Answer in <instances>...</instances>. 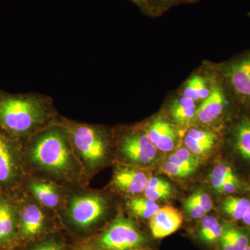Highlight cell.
<instances>
[{
    "mask_svg": "<svg viewBox=\"0 0 250 250\" xmlns=\"http://www.w3.org/2000/svg\"><path fill=\"white\" fill-rule=\"evenodd\" d=\"M237 179L238 177L229 166L225 164H220L215 166L212 171L210 183L213 188L218 192L220 188L225 182Z\"/></svg>",
    "mask_w": 250,
    "mask_h": 250,
    "instance_id": "obj_24",
    "label": "cell"
},
{
    "mask_svg": "<svg viewBox=\"0 0 250 250\" xmlns=\"http://www.w3.org/2000/svg\"><path fill=\"white\" fill-rule=\"evenodd\" d=\"M146 241L132 222L120 217L100 236L98 243L104 250H133L141 248Z\"/></svg>",
    "mask_w": 250,
    "mask_h": 250,
    "instance_id": "obj_4",
    "label": "cell"
},
{
    "mask_svg": "<svg viewBox=\"0 0 250 250\" xmlns=\"http://www.w3.org/2000/svg\"><path fill=\"white\" fill-rule=\"evenodd\" d=\"M184 207L188 214L193 219L203 218L207 213V212L200 205L190 201L188 199L184 202Z\"/></svg>",
    "mask_w": 250,
    "mask_h": 250,
    "instance_id": "obj_29",
    "label": "cell"
},
{
    "mask_svg": "<svg viewBox=\"0 0 250 250\" xmlns=\"http://www.w3.org/2000/svg\"><path fill=\"white\" fill-rule=\"evenodd\" d=\"M242 222L246 225V226L250 228V206L247 209L246 213L241 219Z\"/></svg>",
    "mask_w": 250,
    "mask_h": 250,
    "instance_id": "obj_34",
    "label": "cell"
},
{
    "mask_svg": "<svg viewBox=\"0 0 250 250\" xmlns=\"http://www.w3.org/2000/svg\"><path fill=\"white\" fill-rule=\"evenodd\" d=\"M183 223V215L177 208L166 206L150 219L149 228L152 236L156 238H163L177 231Z\"/></svg>",
    "mask_w": 250,
    "mask_h": 250,
    "instance_id": "obj_8",
    "label": "cell"
},
{
    "mask_svg": "<svg viewBox=\"0 0 250 250\" xmlns=\"http://www.w3.org/2000/svg\"><path fill=\"white\" fill-rule=\"evenodd\" d=\"M13 139L15 138L0 129V183H8L16 177Z\"/></svg>",
    "mask_w": 250,
    "mask_h": 250,
    "instance_id": "obj_12",
    "label": "cell"
},
{
    "mask_svg": "<svg viewBox=\"0 0 250 250\" xmlns=\"http://www.w3.org/2000/svg\"><path fill=\"white\" fill-rule=\"evenodd\" d=\"M16 228L12 207L7 202L0 200V246L7 244L13 239Z\"/></svg>",
    "mask_w": 250,
    "mask_h": 250,
    "instance_id": "obj_16",
    "label": "cell"
},
{
    "mask_svg": "<svg viewBox=\"0 0 250 250\" xmlns=\"http://www.w3.org/2000/svg\"><path fill=\"white\" fill-rule=\"evenodd\" d=\"M106 207L104 199L99 195L75 197L69 206V217L75 226L84 229L98 223L103 216Z\"/></svg>",
    "mask_w": 250,
    "mask_h": 250,
    "instance_id": "obj_5",
    "label": "cell"
},
{
    "mask_svg": "<svg viewBox=\"0 0 250 250\" xmlns=\"http://www.w3.org/2000/svg\"><path fill=\"white\" fill-rule=\"evenodd\" d=\"M218 243L220 250H246L250 245V236L244 230L226 225Z\"/></svg>",
    "mask_w": 250,
    "mask_h": 250,
    "instance_id": "obj_15",
    "label": "cell"
},
{
    "mask_svg": "<svg viewBox=\"0 0 250 250\" xmlns=\"http://www.w3.org/2000/svg\"><path fill=\"white\" fill-rule=\"evenodd\" d=\"M233 147L243 161L250 164V117L241 118L233 131Z\"/></svg>",
    "mask_w": 250,
    "mask_h": 250,
    "instance_id": "obj_14",
    "label": "cell"
},
{
    "mask_svg": "<svg viewBox=\"0 0 250 250\" xmlns=\"http://www.w3.org/2000/svg\"><path fill=\"white\" fill-rule=\"evenodd\" d=\"M238 187H239V180H238V179L229 180L225 182L222 186L218 192L225 194L233 193V192H236L238 190Z\"/></svg>",
    "mask_w": 250,
    "mask_h": 250,
    "instance_id": "obj_32",
    "label": "cell"
},
{
    "mask_svg": "<svg viewBox=\"0 0 250 250\" xmlns=\"http://www.w3.org/2000/svg\"><path fill=\"white\" fill-rule=\"evenodd\" d=\"M45 223V215L41 208L34 204L27 205L22 213L20 238L30 240L39 236L43 230Z\"/></svg>",
    "mask_w": 250,
    "mask_h": 250,
    "instance_id": "obj_11",
    "label": "cell"
},
{
    "mask_svg": "<svg viewBox=\"0 0 250 250\" xmlns=\"http://www.w3.org/2000/svg\"><path fill=\"white\" fill-rule=\"evenodd\" d=\"M162 168L163 171L167 175L172 177H177V178H183V177H187L192 173L190 171L185 170L169 161L165 162Z\"/></svg>",
    "mask_w": 250,
    "mask_h": 250,
    "instance_id": "obj_28",
    "label": "cell"
},
{
    "mask_svg": "<svg viewBox=\"0 0 250 250\" xmlns=\"http://www.w3.org/2000/svg\"><path fill=\"white\" fill-rule=\"evenodd\" d=\"M225 72L233 94L250 104V52L230 62Z\"/></svg>",
    "mask_w": 250,
    "mask_h": 250,
    "instance_id": "obj_7",
    "label": "cell"
},
{
    "mask_svg": "<svg viewBox=\"0 0 250 250\" xmlns=\"http://www.w3.org/2000/svg\"></svg>",
    "mask_w": 250,
    "mask_h": 250,
    "instance_id": "obj_37",
    "label": "cell"
},
{
    "mask_svg": "<svg viewBox=\"0 0 250 250\" xmlns=\"http://www.w3.org/2000/svg\"><path fill=\"white\" fill-rule=\"evenodd\" d=\"M223 227L215 217L205 215L202 218L199 237L202 241L208 244L218 242L223 233Z\"/></svg>",
    "mask_w": 250,
    "mask_h": 250,
    "instance_id": "obj_19",
    "label": "cell"
},
{
    "mask_svg": "<svg viewBox=\"0 0 250 250\" xmlns=\"http://www.w3.org/2000/svg\"><path fill=\"white\" fill-rule=\"evenodd\" d=\"M149 179L143 171L125 167L116 171L113 182L122 191L129 194H138L145 192Z\"/></svg>",
    "mask_w": 250,
    "mask_h": 250,
    "instance_id": "obj_10",
    "label": "cell"
},
{
    "mask_svg": "<svg viewBox=\"0 0 250 250\" xmlns=\"http://www.w3.org/2000/svg\"><path fill=\"white\" fill-rule=\"evenodd\" d=\"M129 207L137 216L146 220H150L160 208L156 201L147 197L132 199L129 202Z\"/></svg>",
    "mask_w": 250,
    "mask_h": 250,
    "instance_id": "obj_21",
    "label": "cell"
},
{
    "mask_svg": "<svg viewBox=\"0 0 250 250\" xmlns=\"http://www.w3.org/2000/svg\"><path fill=\"white\" fill-rule=\"evenodd\" d=\"M121 151L130 161L146 165L154 161L158 149L146 132H131L121 139Z\"/></svg>",
    "mask_w": 250,
    "mask_h": 250,
    "instance_id": "obj_6",
    "label": "cell"
},
{
    "mask_svg": "<svg viewBox=\"0 0 250 250\" xmlns=\"http://www.w3.org/2000/svg\"><path fill=\"white\" fill-rule=\"evenodd\" d=\"M30 189L38 200L45 207L54 208L60 202L58 190L54 184L49 182H34Z\"/></svg>",
    "mask_w": 250,
    "mask_h": 250,
    "instance_id": "obj_17",
    "label": "cell"
},
{
    "mask_svg": "<svg viewBox=\"0 0 250 250\" xmlns=\"http://www.w3.org/2000/svg\"><path fill=\"white\" fill-rule=\"evenodd\" d=\"M176 156L188 164L191 165L195 168H197L200 165V161L197 156L190 152L187 148H180L174 153Z\"/></svg>",
    "mask_w": 250,
    "mask_h": 250,
    "instance_id": "obj_30",
    "label": "cell"
},
{
    "mask_svg": "<svg viewBox=\"0 0 250 250\" xmlns=\"http://www.w3.org/2000/svg\"><path fill=\"white\" fill-rule=\"evenodd\" d=\"M185 145L187 149L196 156L202 155L209 152L213 146L198 142L187 135L185 138Z\"/></svg>",
    "mask_w": 250,
    "mask_h": 250,
    "instance_id": "obj_26",
    "label": "cell"
},
{
    "mask_svg": "<svg viewBox=\"0 0 250 250\" xmlns=\"http://www.w3.org/2000/svg\"><path fill=\"white\" fill-rule=\"evenodd\" d=\"M210 92L207 88L205 81L200 77H192L188 82L184 91V96L193 100H205L209 95Z\"/></svg>",
    "mask_w": 250,
    "mask_h": 250,
    "instance_id": "obj_23",
    "label": "cell"
},
{
    "mask_svg": "<svg viewBox=\"0 0 250 250\" xmlns=\"http://www.w3.org/2000/svg\"><path fill=\"white\" fill-rule=\"evenodd\" d=\"M132 1L140 6H145L147 4V0H132Z\"/></svg>",
    "mask_w": 250,
    "mask_h": 250,
    "instance_id": "obj_35",
    "label": "cell"
},
{
    "mask_svg": "<svg viewBox=\"0 0 250 250\" xmlns=\"http://www.w3.org/2000/svg\"><path fill=\"white\" fill-rule=\"evenodd\" d=\"M196 111L195 101L184 96L176 100L172 104L171 108L172 117L179 124H185L187 122L190 121L195 116Z\"/></svg>",
    "mask_w": 250,
    "mask_h": 250,
    "instance_id": "obj_18",
    "label": "cell"
},
{
    "mask_svg": "<svg viewBox=\"0 0 250 250\" xmlns=\"http://www.w3.org/2000/svg\"><path fill=\"white\" fill-rule=\"evenodd\" d=\"M187 136L192 138L198 142L204 144L214 146L216 136L213 133L210 131H203V130L191 129L188 132Z\"/></svg>",
    "mask_w": 250,
    "mask_h": 250,
    "instance_id": "obj_25",
    "label": "cell"
},
{
    "mask_svg": "<svg viewBox=\"0 0 250 250\" xmlns=\"http://www.w3.org/2000/svg\"><path fill=\"white\" fill-rule=\"evenodd\" d=\"M227 99L220 87H215L197 109L195 118L200 123L208 124L218 119L226 107Z\"/></svg>",
    "mask_w": 250,
    "mask_h": 250,
    "instance_id": "obj_9",
    "label": "cell"
},
{
    "mask_svg": "<svg viewBox=\"0 0 250 250\" xmlns=\"http://www.w3.org/2000/svg\"><path fill=\"white\" fill-rule=\"evenodd\" d=\"M250 206L249 199L229 196L224 201L223 209L230 218L235 220H241Z\"/></svg>",
    "mask_w": 250,
    "mask_h": 250,
    "instance_id": "obj_22",
    "label": "cell"
},
{
    "mask_svg": "<svg viewBox=\"0 0 250 250\" xmlns=\"http://www.w3.org/2000/svg\"><path fill=\"white\" fill-rule=\"evenodd\" d=\"M146 134L156 148L163 152H170L175 146V131L170 123L163 120L153 121L148 126Z\"/></svg>",
    "mask_w": 250,
    "mask_h": 250,
    "instance_id": "obj_13",
    "label": "cell"
},
{
    "mask_svg": "<svg viewBox=\"0 0 250 250\" xmlns=\"http://www.w3.org/2000/svg\"><path fill=\"white\" fill-rule=\"evenodd\" d=\"M194 203H196L200 205L202 208H204L206 211L208 213L213 208V201L208 194L205 192L197 191L192 194L191 196L187 198Z\"/></svg>",
    "mask_w": 250,
    "mask_h": 250,
    "instance_id": "obj_27",
    "label": "cell"
},
{
    "mask_svg": "<svg viewBox=\"0 0 250 250\" xmlns=\"http://www.w3.org/2000/svg\"><path fill=\"white\" fill-rule=\"evenodd\" d=\"M72 146L90 168L103 164L107 153V141L101 128L95 125L62 122Z\"/></svg>",
    "mask_w": 250,
    "mask_h": 250,
    "instance_id": "obj_3",
    "label": "cell"
},
{
    "mask_svg": "<svg viewBox=\"0 0 250 250\" xmlns=\"http://www.w3.org/2000/svg\"><path fill=\"white\" fill-rule=\"evenodd\" d=\"M172 187L167 181L153 177L149 179L147 187L145 190V196L150 200H166L171 196Z\"/></svg>",
    "mask_w": 250,
    "mask_h": 250,
    "instance_id": "obj_20",
    "label": "cell"
},
{
    "mask_svg": "<svg viewBox=\"0 0 250 250\" xmlns=\"http://www.w3.org/2000/svg\"><path fill=\"white\" fill-rule=\"evenodd\" d=\"M29 250H63V249L62 245L58 242L49 240V241L42 242Z\"/></svg>",
    "mask_w": 250,
    "mask_h": 250,
    "instance_id": "obj_31",
    "label": "cell"
},
{
    "mask_svg": "<svg viewBox=\"0 0 250 250\" xmlns=\"http://www.w3.org/2000/svg\"><path fill=\"white\" fill-rule=\"evenodd\" d=\"M33 136L30 154L36 165L57 175L72 172V143L63 125H49Z\"/></svg>",
    "mask_w": 250,
    "mask_h": 250,
    "instance_id": "obj_2",
    "label": "cell"
},
{
    "mask_svg": "<svg viewBox=\"0 0 250 250\" xmlns=\"http://www.w3.org/2000/svg\"><path fill=\"white\" fill-rule=\"evenodd\" d=\"M168 161H170V162L173 163V164H176V165L179 166V167L185 169V170L190 171L192 173H193L195 170H196V168L192 167L191 165H190V164L185 162V161L179 159V158L177 157V156L174 154L170 155V157H169Z\"/></svg>",
    "mask_w": 250,
    "mask_h": 250,
    "instance_id": "obj_33",
    "label": "cell"
},
{
    "mask_svg": "<svg viewBox=\"0 0 250 250\" xmlns=\"http://www.w3.org/2000/svg\"><path fill=\"white\" fill-rule=\"evenodd\" d=\"M246 250H250V245L248 247V248H247V249Z\"/></svg>",
    "mask_w": 250,
    "mask_h": 250,
    "instance_id": "obj_36",
    "label": "cell"
},
{
    "mask_svg": "<svg viewBox=\"0 0 250 250\" xmlns=\"http://www.w3.org/2000/svg\"><path fill=\"white\" fill-rule=\"evenodd\" d=\"M55 118L52 99L43 94L0 90V129L14 138L33 136Z\"/></svg>",
    "mask_w": 250,
    "mask_h": 250,
    "instance_id": "obj_1",
    "label": "cell"
}]
</instances>
